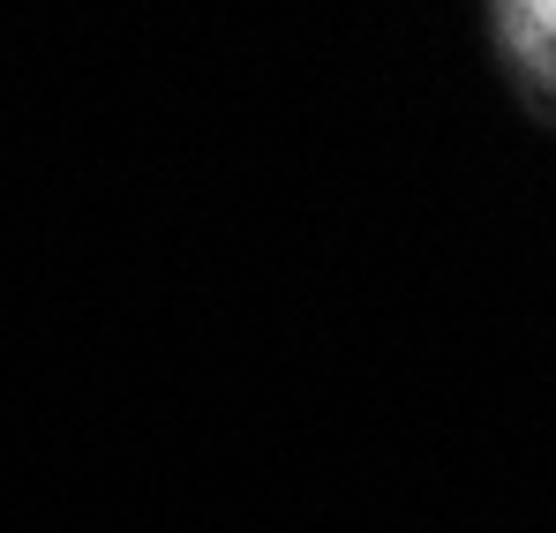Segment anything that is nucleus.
Returning a JSON list of instances; mask_svg holds the SVG:
<instances>
[{
    "label": "nucleus",
    "mask_w": 556,
    "mask_h": 533,
    "mask_svg": "<svg viewBox=\"0 0 556 533\" xmlns=\"http://www.w3.org/2000/svg\"><path fill=\"white\" fill-rule=\"evenodd\" d=\"M549 8H556V0H549Z\"/></svg>",
    "instance_id": "1"
}]
</instances>
